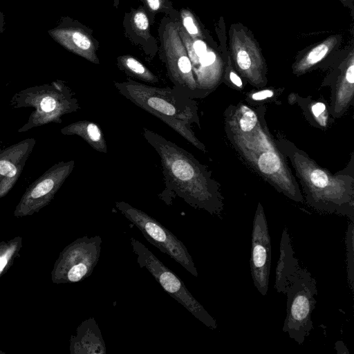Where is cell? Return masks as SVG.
I'll return each instance as SVG.
<instances>
[{"label":"cell","mask_w":354,"mask_h":354,"mask_svg":"<svg viewBox=\"0 0 354 354\" xmlns=\"http://www.w3.org/2000/svg\"><path fill=\"white\" fill-rule=\"evenodd\" d=\"M142 134L160 159L165 188L159 194L170 205L172 198H182L190 206L220 216L223 198L207 168L195 157L164 136L147 128Z\"/></svg>","instance_id":"1"},{"label":"cell","mask_w":354,"mask_h":354,"mask_svg":"<svg viewBox=\"0 0 354 354\" xmlns=\"http://www.w3.org/2000/svg\"><path fill=\"white\" fill-rule=\"evenodd\" d=\"M118 93L134 104L162 120L198 149L205 146L197 139L191 124H199L197 105L174 88H160L133 80L114 82Z\"/></svg>","instance_id":"2"},{"label":"cell","mask_w":354,"mask_h":354,"mask_svg":"<svg viewBox=\"0 0 354 354\" xmlns=\"http://www.w3.org/2000/svg\"><path fill=\"white\" fill-rule=\"evenodd\" d=\"M10 104L15 109L34 108L28 122L17 130L19 133L50 123L61 124L64 115L80 109L74 92L59 80L20 91L13 95Z\"/></svg>","instance_id":"3"},{"label":"cell","mask_w":354,"mask_h":354,"mask_svg":"<svg viewBox=\"0 0 354 354\" xmlns=\"http://www.w3.org/2000/svg\"><path fill=\"white\" fill-rule=\"evenodd\" d=\"M286 317L282 330L299 345L313 327L311 315L316 305V280L305 267H301L286 289Z\"/></svg>","instance_id":"4"},{"label":"cell","mask_w":354,"mask_h":354,"mask_svg":"<svg viewBox=\"0 0 354 354\" xmlns=\"http://www.w3.org/2000/svg\"><path fill=\"white\" fill-rule=\"evenodd\" d=\"M132 250L140 268H146L163 290L208 328L216 329V320L187 290L183 281L143 243L131 238Z\"/></svg>","instance_id":"5"},{"label":"cell","mask_w":354,"mask_h":354,"mask_svg":"<svg viewBox=\"0 0 354 354\" xmlns=\"http://www.w3.org/2000/svg\"><path fill=\"white\" fill-rule=\"evenodd\" d=\"M115 207L142 232L145 238L167 254L194 277L198 271L184 243L159 221L124 201H117Z\"/></svg>","instance_id":"6"},{"label":"cell","mask_w":354,"mask_h":354,"mask_svg":"<svg viewBox=\"0 0 354 354\" xmlns=\"http://www.w3.org/2000/svg\"><path fill=\"white\" fill-rule=\"evenodd\" d=\"M160 40L163 62L174 88L190 98L199 96L200 91L177 22L169 20L162 23Z\"/></svg>","instance_id":"7"},{"label":"cell","mask_w":354,"mask_h":354,"mask_svg":"<svg viewBox=\"0 0 354 354\" xmlns=\"http://www.w3.org/2000/svg\"><path fill=\"white\" fill-rule=\"evenodd\" d=\"M177 24L199 91L211 88L221 80L224 71L225 62L220 48L206 35L202 38L190 37Z\"/></svg>","instance_id":"8"},{"label":"cell","mask_w":354,"mask_h":354,"mask_svg":"<svg viewBox=\"0 0 354 354\" xmlns=\"http://www.w3.org/2000/svg\"><path fill=\"white\" fill-rule=\"evenodd\" d=\"M228 39L232 63L239 73L255 84L265 81L266 62L253 32L237 22L230 25Z\"/></svg>","instance_id":"9"},{"label":"cell","mask_w":354,"mask_h":354,"mask_svg":"<svg viewBox=\"0 0 354 354\" xmlns=\"http://www.w3.org/2000/svg\"><path fill=\"white\" fill-rule=\"evenodd\" d=\"M271 261V239L266 215L259 203L252 225L250 266L254 285L263 296L268 290Z\"/></svg>","instance_id":"10"},{"label":"cell","mask_w":354,"mask_h":354,"mask_svg":"<svg viewBox=\"0 0 354 354\" xmlns=\"http://www.w3.org/2000/svg\"><path fill=\"white\" fill-rule=\"evenodd\" d=\"M54 41L68 51L98 64L97 45L93 37L79 23L64 17L60 23L48 31Z\"/></svg>","instance_id":"11"},{"label":"cell","mask_w":354,"mask_h":354,"mask_svg":"<svg viewBox=\"0 0 354 354\" xmlns=\"http://www.w3.org/2000/svg\"><path fill=\"white\" fill-rule=\"evenodd\" d=\"M35 145L32 138L0 149V197L15 185Z\"/></svg>","instance_id":"12"},{"label":"cell","mask_w":354,"mask_h":354,"mask_svg":"<svg viewBox=\"0 0 354 354\" xmlns=\"http://www.w3.org/2000/svg\"><path fill=\"white\" fill-rule=\"evenodd\" d=\"M102 242L100 236H84L71 248V263L66 271L68 281L78 282L92 274L99 261Z\"/></svg>","instance_id":"13"},{"label":"cell","mask_w":354,"mask_h":354,"mask_svg":"<svg viewBox=\"0 0 354 354\" xmlns=\"http://www.w3.org/2000/svg\"><path fill=\"white\" fill-rule=\"evenodd\" d=\"M75 167L73 160L54 164L27 189L26 201H46L56 193L70 176Z\"/></svg>","instance_id":"14"},{"label":"cell","mask_w":354,"mask_h":354,"mask_svg":"<svg viewBox=\"0 0 354 354\" xmlns=\"http://www.w3.org/2000/svg\"><path fill=\"white\" fill-rule=\"evenodd\" d=\"M301 266L295 256L288 230H283L280 245L279 256L275 272L274 288L278 293H286V289L299 272Z\"/></svg>","instance_id":"15"},{"label":"cell","mask_w":354,"mask_h":354,"mask_svg":"<svg viewBox=\"0 0 354 354\" xmlns=\"http://www.w3.org/2000/svg\"><path fill=\"white\" fill-rule=\"evenodd\" d=\"M341 41L342 35H333L310 46L298 55L292 65L293 72L298 75L308 72L337 48Z\"/></svg>","instance_id":"16"},{"label":"cell","mask_w":354,"mask_h":354,"mask_svg":"<svg viewBox=\"0 0 354 354\" xmlns=\"http://www.w3.org/2000/svg\"><path fill=\"white\" fill-rule=\"evenodd\" d=\"M64 136H77L93 149L104 153L108 151L104 134L97 124L90 120H79L61 129Z\"/></svg>","instance_id":"17"},{"label":"cell","mask_w":354,"mask_h":354,"mask_svg":"<svg viewBox=\"0 0 354 354\" xmlns=\"http://www.w3.org/2000/svg\"><path fill=\"white\" fill-rule=\"evenodd\" d=\"M77 352L85 354H106V347L94 317H90L80 327Z\"/></svg>","instance_id":"18"},{"label":"cell","mask_w":354,"mask_h":354,"mask_svg":"<svg viewBox=\"0 0 354 354\" xmlns=\"http://www.w3.org/2000/svg\"><path fill=\"white\" fill-rule=\"evenodd\" d=\"M354 51L351 49L345 59L337 91L335 109H342L350 102L353 94Z\"/></svg>","instance_id":"19"},{"label":"cell","mask_w":354,"mask_h":354,"mask_svg":"<svg viewBox=\"0 0 354 354\" xmlns=\"http://www.w3.org/2000/svg\"><path fill=\"white\" fill-rule=\"evenodd\" d=\"M118 65L128 75L148 84L159 82L158 77L136 58L121 55L117 58Z\"/></svg>","instance_id":"20"},{"label":"cell","mask_w":354,"mask_h":354,"mask_svg":"<svg viewBox=\"0 0 354 354\" xmlns=\"http://www.w3.org/2000/svg\"><path fill=\"white\" fill-rule=\"evenodd\" d=\"M354 221H350L346 233V262L348 281L353 293L354 288Z\"/></svg>","instance_id":"21"},{"label":"cell","mask_w":354,"mask_h":354,"mask_svg":"<svg viewBox=\"0 0 354 354\" xmlns=\"http://www.w3.org/2000/svg\"><path fill=\"white\" fill-rule=\"evenodd\" d=\"M130 24L134 32L139 37L145 39L150 37L149 20L143 8H139L131 12Z\"/></svg>","instance_id":"22"},{"label":"cell","mask_w":354,"mask_h":354,"mask_svg":"<svg viewBox=\"0 0 354 354\" xmlns=\"http://www.w3.org/2000/svg\"><path fill=\"white\" fill-rule=\"evenodd\" d=\"M180 25L190 37L202 38L205 36L199 22L191 11L183 9L180 12Z\"/></svg>","instance_id":"23"},{"label":"cell","mask_w":354,"mask_h":354,"mask_svg":"<svg viewBox=\"0 0 354 354\" xmlns=\"http://www.w3.org/2000/svg\"><path fill=\"white\" fill-rule=\"evenodd\" d=\"M258 167L262 173L274 174L281 167V160L274 151L262 153L258 160Z\"/></svg>","instance_id":"24"},{"label":"cell","mask_w":354,"mask_h":354,"mask_svg":"<svg viewBox=\"0 0 354 354\" xmlns=\"http://www.w3.org/2000/svg\"><path fill=\"white\" fill-rule=\"evenodd\" d=\"M258 123L256 113L251 109L245 108L239 120L240 129L244 133H248L254 129Z\"/></svg>","instance_id":"25"},{"label":"cell","mask_w":354,"mask_h":354,"mask_svg":"<svg viewBox=\"0 0 354 354\" xmlns=\"http://www.w3.org/2000/svg\"><path fill=\"white\" fill-rule=\"evenodd\" d=\"M147 10L151 13L164 12L168 9V0H142Z\"/></svg>","instance_id":"26"},{"label":"cell","mask_w":354,"mask_h":354,"mask_svg":"<svg viewBox=\"0 0 354 354\" xmlns=\"http://www.w3.org/2000/svg\"><path fill=\"white\" fill-rule=\"evenodd\" d=\"M311 111L314 116L319 119L320 116L323 115L326 111V106L322 102H317L312 106Z\"/></svg>","instance_id":"27"},{"label":"cell","mask_w":354,"mask_h":354,"mask_svg":"<svg viewBox=\"0 0 354 354\" xmlns=\"http://www.w3.org/2000/svg\"><path fill=\"white\" fill-rule=\"evenodd\" d=\"M273 91L271 90H263L254 93L252 98L254 100H263L272 97Z\"/></svg>","instance_id":"28"},{"label":"cell","mask_w":354,"mask_h":354,"mask_svg":"<svg viewBox=\"0 0 354 354\" xmlns=\"http://www.w3.org/2000/svg\"><path fill=\"white\" fill-rule=\"evenodd\" d=\"M227 73L231 82L237 87L241 88L243 86V82L241 77L237 75V73L234 70L227 71Z\"/></svg>","instance_id":"29"},{"label":"cell","mask_w":354,"mask_h":354,"mask_svg":"<svg viewBox=\"0 0 354 354\" xmlns=\"http://www.w3.org/2000/svg\"><path fill=\"white\" fill-rule=\"evenodd\" d=\"M342 4L353 12L354 10V0H339Z\"/></svg>","instance_id":"30"},{"label":"cell","mask_w":354,"mask_h":354,"mask_svg":"<svg viewBox=\"0 0 354 354\" xmlns=\"http://www.w3.org/2000/svg\"><path fill=\"white\" fill-rule=\"evenodd\" d=\"M5 16L0 10V35L2 34L5 30Z\"/></svg>","instance_id":"31"},{"label":"cell","mask_w":354,"mask_h":354,"mask_svg":"<svg viewBox=\"0 0 354 354\" xmlns=\"http://www.w3.org/2000/svg\"><path fill=\"white\" fill-rule=\"evenodd\" d=\"M7 263V259L6 257H1L0 258V272L4 268Z\"/></svg>","instance_id":"32"},{"label":"cell","mask_w":354,"mask_h":354,"mask_svg":"<svg viewBox=\"0 0 354 354\" xmlns=\"http://www.w3.org/2000/svg\"><path fill=\"white\" fill-rule=\"evenodd\" d=\"M122 0H113V6L118 8V5Z\"/></svg>","instance_id":"33"}]
</instances>
